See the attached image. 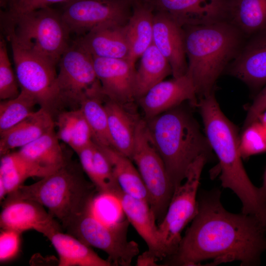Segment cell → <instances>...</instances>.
<instances>
[{"instance_id":"cell-4","label":"cell","mask_w":266,"mask_h":266,"mask_svg":"<svg viewBox=\"0 0 266 266\" xmlns=\"http://www.w3.org/2000/svg\"><path fill=\"white\" fill-rule=\"evenodd\" d=\"M180 105L145 120L151 139L175 189L195 161L210 158L212 149L192 114Z\"/></svg>"},{"instance_id":"cell-24","label":"cell","mask_w":266,"mask_h":266,"mask_svg":"<svg viewBox=\"0 0 266 266\" xmlns=\"http://www.w3.org/2000/svg\"><path fill=\"white\" fill-rule=\"evenodd\" d=\"M53 129L21 148L19 153L48 175L65 165L68 161Z\"/></svg>"},{"instance_id":"cell-5","label":"cell","mask_w":266,"mask_h":266,"mask_svg":"<svg viewBox=\"0 0 266 266\" xmlns=\"http://www.w3.org/2000/svg\"><path fill=\"white\" fill-rule=\"evenodd\" d=\"M98 193L81 170L68 161L55 172L29 185L20 186L4 200L27 199L36 201L61 223L64 229L81 213Z\"/></svg>"},{"instance_id":"cell-7","label":"cell","mask_w":266,"mask_h":266,"mask_svg":"<svg viewBox=\"0 0 266 266\" xmlns=\"http://www.w3.org/2000/svg\"><path fill=\"white\" fill-rule=\"evenodd\" d=\"M92 200L65 229L87 245L105 252L113 266H130L139 251L136 242L127 239L129 221L128 219L112 223L103 221L94 212Z\"/></svg>"},{"instance_id":"cell-2","label":"cell","mask_w":266,"mask_h":266,"mask_svg":"<svg viewBox=\"0 0 266 266\" xmlns=\"http://www.w3.org/2000/svg\"><path fill=\"white\" fill-rule=\"evenodd\" d=\"M197 107L206 136L219 161L222 186L239 198L242 213L255 216L266 226V203L260 188L253 184L242 165L236 127L222 111L214 92L199 99Z\"/></svg>"},{"instance_id":"cell-37","label":"cell","mask_w":266,"mask_h":266,"mask_svg":"<svg viewBox=\"0 0 266 266\" xmlns=\"http://www.w3.org/2000/svg\"><path fill=\"white\" fill-rule=\"evenodd\" d=\"M71 0H19L10 6L9 10L13 13H21L50 6L58 3H67Z\"/></svg>"},{"instance_id":"cell-36","label":"cell","mask_w":266,"mask_h":266,"mask_svg":"<svg viewBox=\"0 0 266 266\" xmlns=\"http://www.w3.org/2000/svg\"><path fill=\"white\" fill-rule=\"evenodd\" d=\"M15 231L1 229L0 234V261L4 262L14 258L20 248V235Z\"/></svg>"},{"instance_id":"cell-8","label":"cell","mask_w":266,"mask_h":266,"mask_svg":"<svg viewBox=\"0 0 266 266\" xmlns=\"http://www.w3.org/2000/svg\"><path fill=\"white\" fill-rule=\"evenodd\" d=\"M58 65L57 86L61 107L78 109L86 99L106 98L96 74L93 57L75 40L70 43Z\"/></svg>"},{"instance_id":"cell-13","label":"cell","mask_w":266,"mask_h":266,"mask_svg":"<svg viewBox=\"0 0 266 266\" xmlns=\"http://www.w3.org/2000/svg\"><path fill=\"white\" fill-rule=\"evenodd\" d=\"M0 216L1 229L15 231L21 233L33 230L49 240L61 226L57 220L39 202L27 199L4 200Z\"/></svg>"},{"instance_id":"cell-16","label":"cell","mask_w":266,"mask_h":266,"mask_svg":"<svg viewBox=\"0 0 266 266\" xmlns=\"http://www.w3.org/2000/svg\"><path fill=\"white\" fill-rule=\"evenodd\" d=\"M116 200L130 223L148 247V250L142 254L156 262L169 257V252L162 242L158 227L156 225L155 214L148 202L123 192Z\"/></svg>"},{"instance_id":"cell-26","label":"cell","mask_w":266,"mask_h":266,"mask_svg":"<svg viewBox=\"0 0 266 266\" xmlns=\"http://www.w3.org/2000/svg\"><path fill=\"white\" fill-rule=\"evenodd\" d=\"M227 21L247 37L266 30V0H230Z\"/></svg>"},{"instance_id":"cell-18","label":"cell","mask_w":266,"mask_h":266,"mask_svg":"<svg viewBox=\"0 0 266 266\" xmlns=\"http://www.w3.org/2000/svg\"><path fill=\"white\" fill-rule=\"evenodd\" d=\"M153 43L168 62L174 78L186 73L183 28L165 12H154Z\"/></svg>"},{"instance_id":"cell-20","label":"cell","mask_w":266,"mask_h":266,"mask_svg":"<svg viewBox=\"0 0 266 266\" xmlns=\"http://www.w3.org/2000/svg\"><path fill=\"white\" fill-rule=\"evenodd\" d=\"M125 25L103 24L94 28L75 41L93 57L128 60L130 48Z\"/></svg>"},{"instance_id":"cell-33","label":"cell","mask_w":266,"mask_h":266,"mask_svg":"<svg viewBox=\"0 0 266 266\" xmlns=\"http://www.w3.org/2000/svg\"><path fill=\"white\" fill-rule=\"evenodd\" d=\"M16 73L14 74L9 60L5 41H0V99H12L20 93Z\"/></svg>"},{"instance_id":"cell-1","label":"cell","mask_w":266,"mask_h":266,"mask_svg":"<svg viewBox=\"0 0 266 266\" xmlns=\"http://www.w3.org/2000/svg\"><path fill=\"white\" fill-rule=\"evenodd\" d=\"M214 189L199 198L198 211L175 252L164 266H197L214 259L240 262L244 266L260 264L266 250V226L255 216L228 212Z\"/></svg>"},{"instance_id":"cell-6","label":"cell","mask_w":266,"mask_h":266,"mask_svg":"<svg viewBox=\"0 0 266 266\" xmlns=\"http://www.w3.org/2000/svg\"><path fill=\"white\" fill-rule=\"evenodd\" d=\"M5 32L21 45L56 66L70 44L61 13L50 6L3 14Z\"/></svg>"},{"instance_id":"cell-42","label":"cell","mask_w":266,"mask_h":266,"mask_svg":"<svg viewBox=\"0 0 266 266\" xmlns=\"http://www.w3.org/2000/svg\"><path fill=\"white\" fill-rule=\"evenodd\" d=\"M127 0L130 1L132 3V4H133V3L134 2L139 0Z\"/></svg>"},{"instance_id":"cell-25","label":"cell","mask_w":266,"mask_h":266,"mask_svg":"<svg viewBox=\"0 0 266 266\" xmlns=\"http://www.w3.org/2000/svg\"><path fill=\"white\" fill-rule=\"evenodd\" d=\"M49 240L59 258V266H110L108 261L100 258L90 246L69 233H55Z\"/></svg>"},{"instance_id":"cell-30","label":"cell","mask_w":266,"mask_h":266,"mask_svg":"<svg viewBox=\"0 0 266 266\" xmlns=\"http://www.w3.org/2000/svg\"><path fill=\"white\" fill-rule=\"evenodd\" d=\"M105 100L100 98H88L81 102L79 108L91 128L93 142L100 146L113 148L107 112L102 104Z\"/></svg>"},{"instance_id":"cell-27","label":"cell","mask_w":266,"mask_h":266,"mask_svg":"<svg viewBox=\"0 0 266 266\" xmlns=\"http://www.w3.org/2000/svg\"><path fill=\"white\" fill-rule=\"evenodd\" d=\"M141 57L135 75L134 96L137 100L152 87L172 74L168 62L153 43Z\"/></svg>"},{"instance_id":"cell-40","label":"cell","mask_w":266,"mask_h":266,"mask_svg":"<svg viewBox=\"0 0 266 266\" xmlns=\"http://www.w3.org/2000/svg\"><path fill=\"white\" fill-rule=\"evenodd\" d=\"M258 121H259L266 129V110L260 115Z\"/></svg>"},{"instance_id":"cell-12","label":"cell","mask_w":266,"mask_h":266,"mask_svg":"<svg viewBox=\"0 0 266 266\" xmlns=\"http://www.w3.org/2000/svg\"><path fill=\"white\" fill-rule=\"evenodd\" d=\"M131 6L127 0H71L65 3L61 16L70 34L82 36L103 24L126 25Z\"/></svg>"},{"instance_id":"cell-9","label":"cell","mask_w":266,"mask_h":266,"mask_svg":"<svg viewBox=\"0 0 266 266\" xmlns=\"http://www.w3.org/2000/svg\"><path fill=\"white\" fill-rule=\"evenodd\" d=\"M131 160L137 166L148 193V203L160 223L166 213L175 188L143 119H139L136 125Z\"/></svg>"},{"instance_id":"cell-28","label":"cell","mask_w":266,"mask_h":266,"mask_svg":"<svg viewBox=\"0 0 266 266\" xmlns=\"http://www.w3.org/2000/svg\"><path fill=\"white\" fill-rule=\"evenodd\" d=\"M99 147L110 162L115 176L123 192L148 202L146 187L138 169L133 164L132 160L112 147Z\"/></svg>"},{"instance_id":"cell-17","label":"cell","mask_w":266,"mask_h":266,"mask_svg":"<svg viewBox=\"0 0 266 266\" xmlns=\"http://www.w3.org/2000/svg\"><path fill=\"white\" fill-rule=\"evenodd\" d=\"M138 100L146 120L177 106L186 100H189L195 106L198 101L194 83L187 73L179 77L160 82Z\"/></svg>"},{"instance_id":"cell-29","label":"cell","mask_w":266,"mask_h":266,"mask_svg":"<svg viewBox=\"0 0 266 266\" xmlns=\"http://www.w3.org/2000/svg\"><path fill=\"white\" fill-rule=\"evenodd\" d=\"M0 180L7 195L15 191L29 178L44 177L48 174L23 157L18 151L1 156Z\"/></svg>"},{"instance_id":"cell-15","label":"cell","mask_w":266,"mask_h":266,"mask_svg":"<svg viewBox=\"0 0 266 266\" xmlns=\"http://www.w3.org/2000/svg\"><path fill=\"white\" fill-rule=\"evenodd\" d=\"M93 62L96 74L107 99L123 105L135 99L134 64L127 59L97 57H93Z\"/></svg>"},{"instance_id":"cell-10","label":"cell","mask_w":266,"mask_h":266,"mask_svg":"<svg viewBox=\"0 0 266 266\" xmlns=\"http://www.w3.org/2000/svg\"><path fill=\"white\" fill-rule=\"evenodd\" d=\"M6 37L11 44L20 90L33 96L40 107L53 116L61 108L56 66L21 45L12 36L6 34Z\"/></svg>"},{"instance_id":"cell-34","label":"cell","mask_w":266,"mask_h":266,"mask_svg":"<svg viewBox=\"0 0 266 266\" xmlns=\"http://www.w3.org/2000/svg\"><path fill=\"white\" fill-rule=\"evenodd\" d=\"M239 152L243 158L266 152V129L259 121L244 129L240 137Z\"/></svg>"},{"instance_id":"cell-11","label":"cell","mask_w":266,"mask_h":266,"mask_svg":"<svg viewBox=\"0 0 266 266\" xmlns=\"http://www.w3.org/2000/svg\"><path fill=\"white\" fill-rule=\"evenodd\" d=\"M209 159L206 156H201L192 164L185 182L175 188L166 213L158 225L169 257L176 251L183 229L198 213L197 191L202 169Z\"/></svg>"},{"instance_id":"cell-39","label":"cell","mask_w":266,"mask_h":266,"mask_svg":"<svg viewBox=\"0 0 266 266\" xmlns=\"http://www.w3.org/2000/svg\"><path fill=\"white\" fill-rule=\"evenodd\" d=\"M260 189L263 199L266 203V169L264 175L263 185Z\"/></svg>"},{"instance_id":"cell-41","label":"cell","mask_w":266,"mask_h":266,"mask_svg":"<svg viewBox=\"0 0 266 266\" xmlns=\"http://www.w3.org/2000/svg\"><path fill=\"white\" fill-rule=\"evenodd\" d=\"M18 0H10V3H11V6L12 4H13L14 3H15L16 2H17Z\"/></svg>"},{"instance_id":"cell-31","label":"cell","mask_w":266,"mask_h":266,"mask_svg":"<svg viewBox=\"0 0 266 266\" xmlns=\"http://www.w3.org/2000/svg\"><path fill=\"white\" fill-rule=\"evenodd\" d=\"M38 104L30 94L21 90L19 95L12 99L1 100L0 103V134L12 128L34 111Z\"/></svg>"},{"instance_id":"cell-23","label":"cell","mask_w":266,"mask_h":266,"mask_svg":"<svg viewBox=\"0 0 266 266\" xmlns=\"http://www.w3.org/2000/svg\"><path fill=\"white\" fill-rule=\"evenodd\" d=\"M113 148L131 160L134 149L135 130L139 118L129 113L124 105L106 99L104 104Z\"/></svg>"},{"instance_id":"cell-32","label":"cell","mask_w":266,"mask_h":266,"mask_svg":"<svg viewBox=\"0 0 266 266\" xmlns=\"http://www.w3.org/2000/svg\"><path fill=\"white\" fill-rule=\"evenodd\" d=\"M93 159L97 179L98 193L116 199L123 192L115 176L111 165L106 155L94 143Z\"/></svg>"},{"instance_id":"cell-38","label":"cell","mask_w":266,"mask_h":266,"mask_svg":"<svg viewBox=\"0 0 266 266\" xmlns=\"http://www.w3.org/2000/svg\"><path fill=\"white\" fill-rule=\"evenodd\" d=\"M266 110V85L260 92L249 108L243 128L258 121L260 115Z\"/></svg>"},{"instance_id":"cell-22","label":"cell","mask_w":266,"mask_h":266,"mask_svg":"<svg viewBox=\"0 0 266 266\" xmlns=\"http://www.w3.org/2000/svg\"><path fill=\"white\" fill-rule=\"evenodd\" d=\"M133 11L124 26L130 48L128 60L135 65L136 60L153 43L154 12L142 0L133 4Z\"/></svg>"},{"instance_id":"cell-35","label":"cell","mask_w":266,"mask_h":266,"mask_svg":"<svg viewBox=\"0 0 266 266\" xmlns=\"http://www.w3.org/2000/svg\"><path fill=\"white\" fill-rule=\"evenodd\" d=\"M91 128L81 109L68 144L77 154L93 143Z\"/></svg>"},{"instance_id":"cell-14","label":"cell","mask_w":266,"mask_h":266,"mask_svg":"<svg viewBox=\"0 0 266 266\" xmlns=\"http://www.w3.org/2000/svg\"><path fill=\"white\" fill-rule=\"evenodd\" d=\"M154 11L170 15L180 26L227 21L230 0H142Z\"/></svg>"},{"instance_id":"cell-19","label":"cell","mask_w":266,"mask_h":266,"mask_svg":"<svg viewBox=\"0 0 266 266\" xmlns=\"http://www.w3.org/2000/svg\"><path fill=\"white\" fill-rule=\"evenodd\" d=\"M249 37L227 69L232 75L257 87L266 83V30Z\"/></svg>"},{"instance_id":"cell-3","label":"cell","mask_w":266,"mask_h":266,"mask_svg":"<svg viewBox=\"0 0 266 266\" xmlns=\"http://www.w3.org/2000/svg\"><path fill=\"white\" fill-rule=\"evenodd\" d=\"M183 28L186 73L200 99L213 93L216 80L236 57L247 37L228 21Z\"/></svg>"},{"instance_id":"cell-21","label":"cell","mask_w":266,"mask_h":266,"mask_svg":"<svg viewBox=\"0 0 266 266\" xmlns=\"http://www.w3.org/2000/svg\"><path fill=\"white\" fill-rule=\"evenodd\" d=\"M53 116L43 108L12 128L0 133V154L2 156L17 147H22L54 129Z\"/></svg>"}]
</instances>
